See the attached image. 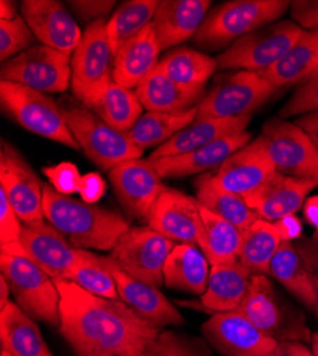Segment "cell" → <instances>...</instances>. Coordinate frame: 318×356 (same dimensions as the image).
I'll list each match as a JSON object with an SVG mask.
<instances>
[{
	"instance_id": "obj_13",
	"label": "cell",
	"mask_w": 318,
	"mask_h": 356,
	"mask_svg": "<svg viewBox=\"0 0 318 356\" xmlns=\"http://www.w3.org/2000/svg\"><path fill=\"white\" fill-rule=\"evenodd\" d=\"M175 243L150 227H130L111 250V258L130 277L160 288Z\"/></svg>"
},
{
	"instance_id": "obj_1",
	"label": "cell",
	"mask_w": 318,
	"mask_h": 356,
	"mask_svg": "<svg viewBox=\"0 0 318 356\" xmlns=\"http://www.w3.org/2000/svg\"><path fill=\"white\" fill-rule=\"evenodd\" d=\"M61 293V334L77 356H141L160 334L120 300L56 281Z\"/></svg>"
},
{
	"instance_id": "obj_16",
	"label": "cell",
	"mask_w": 318,
	"mask_h": 356,
	"mask_svg": "<svg viewBox=\"0 0 318 356\" xmlns=\"http://www.w3.org/2000/svg\"><path fill=\"white\" fill-rule=\"evenodd\" d=\"M201 332L223 356H264L278 342L239 311L213 314L201 326Z\"/></svg>"
},
{
	"instance_id": "obj_43",
	"label": "cell",
	"mask_w": 318,
	"mask_h": 356,
	"mask_svg": "<svg viewBox=\"0 0 318 356\" xmlns=\"http://www.w3.org/2000/svg\"><path fill=\"white\" fill-rule=\"evenodd\" d=\"M318 111V77L301 83L292 99L280 110L281 118Z\"/></svg>"
},
{
	"instance_id": "obj_29",
	"label": "cell",
	"mask_w": 318,
	"mask_h": 356,
	"mask_svg": "<svg viewBox=\"0 0 318 356\" xmlns=\"http://www.w3.org/2000/svg\"><path fill=\"white\" fill-rule=\"evenodd\" d=\"M0 339L13 356H53L35 319L12 301L0 311Z\"/></svg>"
},
{
	"instance_id": "obj_24",
	"label": "cell",
	"mask_w": 318,
	"mask_h": 356,
	"mask_svg": "<svg viewBox=\"0 0 318 356\" xmlns=\"http://www.w3.org/2000/svg\"><path fill=\"white\" fill-rule=\"evenodd\" d=\"M250 133H241L223 137L210 144L197 148L194 152L164 157L152 161L161 178H183L187 175L207 172L209 170L218 168L240 148L248 144Z\"/></svg>"
},
{
	"instance_id": "obj_44",
	"label": "cell",
	"mask_w": 318,
	"mask_h": 356,
	"mask_svg": "<svg viewBox=\"0 0 318 356\" xmlns=\"http://www.w3.org/2000/svg\"><path fill=\"white\" fill-rule=\"evenodd\" d=\"M23 222L13 210L6 193L0 188V243L2 250L20 244Z\"/></svg>"
},
{
	"instance_id": "obj_49",
	"label": "cell",
	"mask_w": 318,
	"mask_h": 356,
	"mask_svg": "<svg viewBox=\"0 0 318 356\" xmlns=\"http://www.w3.org/2000/svg\"><path fill=\"white\" fill-rule=\"evenodd\" d=\"M106 191V183L100 174L97 172H89L86 175H81L80 186H79V194L83 198L84 202L95 204L99 201Z\"/></svg>"
},
{
	"instance_id": "obj_39",
	"label": "cell",
	"mask_w": 318,
	"mask_h": 356,
	"mask_svg": "<svg viewBox=\"0 0 318 356\" xmlns=\"http://www.w3.org/2000/svg\"><path fill=\"white\" fill-rule=\"evenodd\" d=\"M143 108L136 90L111 81L92 110L113 129L129 133L141 117Z\"/></svg>"
},
{
	"instance_id": "obj_28",
	"label": "cell",
	"mask_w": 318,
	"mask_h": 356,
	"mask_svg": "<svg viewBox=\"0 0 318 356\" xmlns=\"http://www.w3.org/2000/svg\"><path fill=\"white\" fill-rule=\"evenodd\" d=\"M136 95L148 111L175 113L197 107L205 87H186L173 81L156 67L136 88Z\"/></svg>"
},
{
	"instance_id": "obj_20",
	"label": "cell",
	"mask_w": 318,
	"mask_h": 356,
	"mask_svg": "<svg viewBox=\"0 0 318 356\" xmlns=\"http://www.w3.org/2000/svg\"><path fill=\"white\" fill-rule=\"evenodd\" d=\"M276 172L262 137L248 143L214 172L217 184L244 200L254 195Z\"/></svg>"
},
{
	"instance_id": "obj_21",
	"label": "cell",
	"mask_w": 318,
	"mask_h": 356,
	"mask_svg": "<svg viewBox=\"0 0 318 356\" xmlns=\"http://www.w3.org/2000/svg\"><path fill=\"white\" fill-rule=\"evenodd\" d=\"M149 227L173 243L200 245V204L179 190L166 188L149 216Z\"/></svg>"
},
{
	"instance_id": "obj_57",
	"label": "cell",
	"mask_w": 318,
	"mask_h": 356,
	"mask_svg": "<svg viewBox=\"0 0 318 356\" xmlns=\"http://www.w3.org/2000/svg\"><path fill=\"white\" fill-rule=\"evenodd\" d=\"M315 77H318V58H317V63H315L314 69L311 70V73L305 77V80H304L303 83H305V81H308V80H312V79H315ZM300 84H301V83H300Z\"/></svg>"
},
{
	"instance_id": "obj_3",
	"label": "cell",
	"mask_w": 318,
	"mask_h": 356,
	"mask_svg": "<svg viewBox=\"0 0 318 356\" xmlns=\"http://www.w3.org/2000/svg\"><path fill=\"white\" fill-rule=\"evenodd\" d=\"M57 104L84 154L102 170L110 171L123 161L141 159L144 150L132 141L127 133L109 126L97 113L77 99L62 97Z\"/></svg>"
},
{
	"instance_id": "obj_42",
	"label": "cell",
	"mask_w": 318,
	"mask_h": 356,
	"mask_svg": "<svg viewBox=\"0 0 318 356\" xmlns=\"http://www.w3.org/2000/svg\"><path fill=\"white\" fill-rule=\"evenodd\" d=\"M36 36L23 16L0 20V60L3 63L36 46Z\"/></svg>"
},
{
	"instance_id": "obj_5",
	"label": "cell",
	"mask_w": 318,
	"mask_h": 356,
	"mask_svg": "<svg viewBox=\"0 0 318 356\" xmlns=\"http://www.w3.org/2000/svg\"><path fill=\"white\" fill-rule=\"evenodd\" d=\"M0 265L15 302L35 321L61 326V293L56 281L26 255L2 254Z\"/></svg>"
},
{
	"instance_id": "obj_56",
	"label": "cell",
	"mask_w": 318,
	"mask_h": 356,
	"mask_svg": "<svg viewBox=\"0 0 318 356\" xmlns=\"http://www.w3.org/2000/svg\"><path fill=\"white\" fill-rule=\"evenodd\" d=\"M311 350H312L314 356H318V332L312 334V337H311Z\"/></svg>"
},
{
	"instance_id": "obj_7",
	"label": "cell",
	"mask_w": 318,
	"mask_h": 356,
	"mask_svg": "<svg viewBox=\"0 0 318 356\" xmlns=\"http://www.w3.org/2000/svg\"><path fill=\"white\" fill-rule=\"evenodd\" d=\"M0 103L3 110L26 130L61 143L73 150H80L59 104L46 93L19 83L2 80Z\"/></svg>"
},
{
	"instance_id": "obj_50",
	"label": "cell",
	"mask_w": 318,
	"mask_h": 356,
	"mask_svg": "<svg viewBox=\"0 0 318 356\" xmlns=\"http://www.w3.org/2000/svg\"><path fill=\"white\" fill-rule=\"evenodd\" d=\"M284 243H296L303 232V222L297 216H287L274 222Z\"/></svg>"
},
{
	"instance_id": "obj_25",
	"label": "cell",
	"mask_w": 318,
	"mask_h": 356,
	"mask_svg": "<svg viewBox=\"0 0 318 356\" xmlns=\"http://www.w3.org/2000/svg\"><path fill=\"white\" fill-rule=\"evenodd\" d=\"M251 120V117L241 118H196V120L170 138L163 145L157 147L154 153L149 157L150 161L182 156L197 148L210 144L223 137L246 133V129Z\"/></svg>"
},
{
	"instance_id": "obj_8",
	"label": "cell",
	"mask_w": 318,
	"mask_h": 356,
	"mask_svg": "<svg viewBox=\"0 0 318 356\" xmlns=\"http://www.w3.org/2000/svg\"><path fill=\"white\" fill-rule=\"evenodd\" d=\"M114 53L111 50L107 20L86 27L83 39L72 56V90L86 107L93 108L113 81Z\"/></svg>"
},
{
	"instance_id": "obj_10",
	"label": "cell",
	"mask_w": 318,
	"mask_h": 356,
	"mask_svg": "<svg viewBox=\"0 0 318 356\" xmlns=\"http://www.w3.org/2000/svg\"><path fill=\"white\" fill-rule=\"evenodd\" d=\"M260 137L276 172L318 186V150L301 127L276 117L264 123Z\"/></svg>"
},
{
	"instance_id": "obj_36",
	"label": "cell",
	"mask_w": 318,
	"mask_h": 356,
	"mask_svg": "<svg viewBox=\"0 0 318 356\" xmlns=\"http://www.w3.org/2000/svg\"><path fill=\"white\" fill-rule=\"evenodd\" d=\"M283 240L274 222L257 220L243 231L239 261L254 275H270V264Z\"/></svg>"
},
{
	"instance_id": "obj_15",
	"label": "cell",
	"mask_w": 318,
	"mask_h": 356,
	"mask_svg": "<svg viewBox=\"0 0 318 356\" xmlns=\"http://www.w3.org/2000/svg\"><path fill=\"white\" fill-rule=\"evenodd\" d=\"M111 187L126 213L138 220H149L157 198L166 186L154 164L148 159L127 160L109 171Z\"/></svg>"
},
{
	"instance_id": "obj_6",
	"label": "cell",
	"mask_w": 318,
	"mask_h": 356,
	"mask_svg": "<svg viewBox=\"0 0 318 356\" xmlns=\"http://www.w3.org/2000/svg\"><path fill=\"white\" fill-rule=\"evenodd\" d=\"M257 328L276 341L310 342L312 334L305 316L287 302L276 289L269 275H253L250 291L239 308Z\"/></svg>"
},
{
	"instance_id": "obj_23",
	"label": "cell",
	"mask_w": 318,
	"mask_h": 356,
	"mask_svg": "<svg viewBox=\"0 0 318 356\" xmlns=\"http://www.w3.org/2000/svg\"><path fill=\"white\" fill-rule=\"evenodd\" d=\"M314 187H317L314 183L274 172L270 180L246 201L260 220L277 222L287 216H296Z\"/></svg>"
},
{
	"instance_id": "obj_59",
	"label": "cell",
	"mask_w": 318,
	"mask_h": 356,
	"mask_svg": "<svg viewBox=\"0 0 318 356\" xmlns=\"http://www.w3.org/2000/svg\"><path fill=\"white\" fill-rule=\"evenodd\" d=\"M0 356H13V355H10V353L6 352V350H2V355H0Z\"/></svg>"
},
{
	"instance_id": "obj_53",
	"label": "cell",
	"mask_w": 318,
	"mask_h": 356,
	"mask_svg": "<svg viewBox=\"0 0 318 356\" xmlns=\"http://www.w3.org/2000/svg\"><path fill=\"white\" fill-rule=\"evenodd\" d=\"M303 211H304V218L308 221V224H311L315 229H318V195L310 197L305 200Z\"/></svg>"
},
{
	"instance_id": "obj_17",
	"label": "cell",
	"mask_w": 318,
	"mask_h": 356,
	"mask_svg": "<svg viewBox=\"0 0 318 356\" xmlns=\"http://www.w3.org/2000/svg\"><path fill=\"white\" fill-rule=\"evenodd\" d=\"M20 245L24 254L54 281H67L86 252L72 245L62 232L45 221L32 225L23 224Z\"/></svg>"
},
{
	"instance_id": "obj_9",
	"label": "cell",
	"mask_w": 318,
	"mask_h": 356,
	"mask_svg": "<svg viewBox=\"0 0 318 356\" xmlns=\"http://www.w3.org/2000/svg\"><path fill=\"white\" fill-rule=\"evenodd\" d=\"M303 33L304 29L292 20H280L257 29L216 57L217 69L263 72L277 63Z\"/></svg>"
},
{
	"instance_id": "obj_26",
	"label": "cell",
	"mask_w": 318,
	"mask_h": 356,
	"mask_svg": "<svg viewBox=\"0 0 318 356\" xmlns=\"http://www.w3.org/2000/svg\"><path fill=\"white\" fill-rule=\"evenodd\" d=\"M160 51L150 24L114 53L113 81L127 88H136L157 67Z\"/></svg>"
},
{
	"instance_id": "obj_58",
	"label": "cell",
	"mask_w": 318,
	"mask_h": 356,
	"mask_svg": "<svg viewBox=\"0 0 318 356\" xmlns=\"http://www.w3.org/2000/svg\"><path fill=\"white\" fill-rule=\"evenodd\" d=\"M312 243L315 244V247L318 248V229H315L314 235H312Z\"/></svg>"
},
{
	"instance_id": "obj_18",
	"label": "cell",
	"mask_w": 318,
	"mask_h": 356,
	"mask_svg": "<svg viewBox=\"0 0 318 356\" xmlns=\"http://www.w3.org/2000/svg\"><path fill=\"white\" fill-rule=\"evenodd\" d=\"M22 16L40 44L62 53H74L83 33L65 3L57 0H23Z\"/></svg>"
},
{
	"instance_id": "obj_4",
	"label": "cell",
	"mask_w": 318,
	"mask_h": 356,
	"mask_svg": "<svg viewBox=\"0 0 318 356\" xmlns=\"http://www.w3.org/2000/svg\"><path fill=\"white\" fill-rule=\"evenodd\" d=\"M292 6L287 0H233L214 8L194 36L203 49L220 50L248 33L276 23Z\"/></svg>"
},
{
	"instance_id": "obj_40",
	"label": "cell",
	"mask_w": 318,
	"mask_h": 356,
	"mask_svg": "<svg viewBox=\"0 0 318 356\" xmlns=\"http://www.w3.org/2000/svg\"><path fill=\"white\" fill-rule=\"evenodd\" d=\"M84 291L109 300H120L118 284L103 265L100 255L86 250L84 257L70 273L69 280Z\"/></svg>"
},
{
	"instance_id": "obj_2",
	"label": "cell",
	"mask_w": 318,
	"mask_h": 356,
	"mask_svg": "<svg viewBox=\"0 0 318 356\" xmlns=\"http://www.w3.org/2000/svg\"><path fill=\"white\" fill-rule=\"evenodd\" d=\"M43 214L69 243L80 250L111 251L130 222L119 213L57 193L43 184Z\"/></svg>"
},
{
	"instance_id": "obj_14",
	"label": "cell",
	"mask_w": 318,
	"mask_h": 356,
	"mask_svg": "<svg viewBox=\"0 0 318 356\" xmlns=\"http://www.w3.org/2000/svg\"><path fill=\"white\" fill-rule=\"evenodd\" d=\"M0 184L23 224L43 222V184L16 147L2 141Z\"/></svg>"
},
{
	"instance_id": "obj_12",
	"label": "cell",
	"mask_w": 318,
	"mask_h": 356,
	"mask_svg": "<svg viewBox=\"0 0 318 356\" xmlns=\"http://www.w3.org/2000/svg\"><path fill=\"white\" fill-rule=\"evenodd\" d=\"M0 77L42 93H63L72 84V56L36 44L2 63Z\"/></svg>"
},
{
	"instance_id": "obj_52",
	"label": "cell",
	"mask_w": 318,
	"mask_h": 356,
	"mask_svg": "<svg viewBox=\"0 0 318 356\" xmlns=\"http://www.w3.org/2000/svg\"><path fill=\"white\" fill-rule=\"evenodd\" d=\"M296 124L305 131L318 150V111L300 115L296 120Z\"/></svg>"
},
{
	"instance_id": "obj_31",
	"label": "cell",
	"mask_w": 318,
	"mask_h": 356,
	"mask_svg": "<svg viewBox=\"0 0 318 356\" xmlns=\"http://www.w3.org/2000/svg\"><path fill=\"white\" fill-rule=\"evenodd\" d=\"M196 198L201 207L220 218L234 224L241 231L251 227L258 216L251 210L247 201L239 195L223 190L214 178L213 172H205L200 175L196 183Z\"/></svg>"
},
{
	"instance_id": "obj_35",
	"label": "cell",
	"mask_w": 318,
	"mask_h": 356,
	"mask_svg": "<svg viewBox=\"0 0 318 356\" xmlns=\"http://www.w3.org/2000/svg\"><path fill=\"white\" fill-rule=\"evenodd\" d=\"M197 107L175 113L148 111L138 118L127 134L141 150L157 145L160 147L191 124L197 118Z\"/></svg>"
},
{
	"instance_id": "obj_33",
	"label": "cell",
	"mask_w": 318,
	"mask_h": 356,
	"mask_svg": "<svg viewBox=\"0 0 318 356\" xmlns=\"http://www.w3.org/2000/svg\"><path fill=\"white\" fill-rule=\"evenodd\" d=\"M318 58V29L304 31L296 44L271 67L258 72L276 88L303 83L314 69Z\"/></svg>"
},
{
	"instance_id": "obj_22",
	"label": "cell",
	"mask_w": 318,
	"mask_h": 356,
	"mask_svg": "<svg viewBox=\"0 0 318 356\" xmlns=\"http://www.w3.org/2000/svg\"><path fill=\"white\" fill-rule=\"evenodd\" d=\"M213 2L210 0H163L152 22L161 50H168L190 38L194 39L205 23Z\"/></svg>"
},
{
	"instance_id": "obj_54",
	"label": "cell",
	"mask_w": 318,
	"mask_h": 356,
	"mask_svg": "<svg viewBox=\"0 0 318 356\" xmlns=\"http://www.w3.org/2000/svg\"><path fill=\"white\" fill-rule=\"evenodd\" d=\"M17 16V5L15 2H8V0L0 2V20H13Z\"/></svg>"
},
{
	"instance_id": "obj_27",
	"label": "cell",
	"mask_w": 318,
	"mask_h": 356,
	"mask_svg": "<svg viewBox=\"0 0 318 356\" xmlns=\"http://www.w3.org/2000/svg\"><path fill=\"white\" fill-rule=\"evenodd\" d=\"M253 275L239 259L212 266L207 289L201 295V304L212 315L239 311L250 291Z\"/></svg>"
},
{
	"instance_id": "obj_55",
	"label": "cell",
	"mask_w": 318,
	"mask_h": 356,
	"mask_svg": "<svg viewBox=\"0 0 318 356\" xmlns=\"http://www.w3.org/2000/svg\"><path fill=\"white\" fill-rule=\"evenodd\" d=\"M10 293H12L10 286L6 281V278L2 275L0 277V311H2L10 302V300H9Z\"/></svg>"
},
{
	"instance_id": "obj_41",
	"label": "cell",
	"mask_w": 318,
	"mask_h": 356,
	"mask_svg": "<svg viewBox=\"0 0 318 356\" xmlns=\"http://www.w3.org/2000/svg\"><path fill=\"white\" fill-rule=\"evenodd\" d=\"M141 356H213L207 341L177 334L160 331L156 339L144 349Z\"/></svg>"
},
{
	"instance_id": "obj_45",
	"label": "cell",
	"mask_w": 318,
	"mask_h": 356,
	"mask_svg": "<svg viewBox=\"0 0 318 356\" xmlns=\"http://www.w3.org/2000/svg\"><path fill=\"white\" fill-rule=\"evenodd\" d=\"M43 174L49 178L50 186L63 195H72L79 193L81 175L79 168L69 161H63L57 165L45 167Z\"/></svg>"
},
{
	"instance_id": "obj_46",
	"label": "cell",
	"mask_w": 318,
	"mask_h": 356,
	"mask_svg": "<svg viewBox=\"0 0 318 356\" xmlns=\"http://www.w3.org/2000/svg\"><path fill=\"white\" fill-rule=\"evenodd\" d=\"M66 5L89 26L97 20L106 19V16L111 13L116 2L113 0H70Z\"/></svg>"
},
{
	"instance_id": "obj_32",
	"label": "cell",
	"mask_w": 318,
	"mask_h": 356,
	"mask_svg": "<svg viewBox=\"0 0 318 356\" xmlns=\"http://www.w3.org/2000/svg\"><path fill=\"white\" fill-rule=\"evenodd\" d=\"M200 204V202H198ZM201 240L198 248L203 251L212 266L236 262L243 240V231L200 205Z\"/></svg>"
},
{
	"instance_id": "obj_38",
	"label": "cell",
	"mask_w": 318,
	"mask_h": 356,
	"mask_svg": "<svg viewBox=\"0 0 318 356\" xmlns=\"http://www.w3.org/2000/svg\"><path fill=\"white\" fill-rule=\"evenodd\" d=\"M159 3L157 0H129L113 12L107 20V35L113 53L152 24Z\"/></svg>"
},
{
	"instance_id": "obj_30",
	"label": "cell",
	"mask_w": 318,
	"mask_h": 356,
	"mask_svg": "<svg viewBox=\"0 0 318 356\" xmlns=\"http://www.w3.org/2000/svg\"><path fill=\"white\" fill-rule=\"evenodd\" d=\"M210 266L198 247L177 244L164 265V284L175 291L203 295L209 284Z\"/></svg>"
},
{
	"instance_id": "obj_19",
	"label": "cell",
	"mask_w": 318,
	"mask_h": 356,
	"mask_svg": "<svg viewBox=\"0 0 318 356\" xmlns=\"http://www.w3.org/2000/svg\"><path fill=\"white\" fill-rule=\"evenodd\" d=\"M100 259L118 284L120 301H123L137 315L156 325L157 328L179 326L184 323L183 315L157 286L130 277L111 257L100 255Z\"/></svg>"
},
{
	"instance_id": "obj_11",
	"label": "cell",
	"mask_w": 318,
	"mask_h": 356,
	"mask_svg": "<svg viewBox=\"0 0 318 356\" xmlns=\"http://www.w3.org/2000/svg\"><path fill=\"white\" fill-rule=\"evenodd\" d=\"M277 88L257 72L240 70L217 83L197 106V118H241L262 107Z\"/></svg>"
},
{
	"instance_id": "obj_48",
	"label": "cell",
	"mask_w": 318,
	"mask_h": 356,
	"mask_svg": "<svg viewBox=\"0 0 318 356\" xmlns=\"http://www.w3.org/2000/svg\"><path fill=\"white\" fill-rule=\"evenodd\" d=\"M297 250L300 251L303 259L305 261V265L308 268L314 293H315V309L314 312L318 316V248L312 243V240H300L294 243Z\"/></svg>"
},
{
	"instance_id": "obj_37",
	"label": "cell",
	"mask_w": 318,
	"mask_h": 356,
	"mask_svg": "<svg viewBox=\"0 0 318 356\" xmlns=\"http://www.w3.org/2000/svg\"><path fill=\"white\" fill-rule=\"evenodd\" d=\"M157 67L164 76L182 86L205 87L206 81L216 73L217 62L203 51L180 47L166 54Z\"/></svg>"
},
{
	"instance_id": "obj_34",
	"label": "cell",
	"mask_w": 318,
	"mask_h": 356,
	"mask_svg": "<svg viewBox=\"0 0 318 356\" xmlns=\"http://www.w3.org/2000/svg\"><path fill=\"white\" fill-rule=\"evenodd\" d=\"M270 275L305 305L315 309V293L305 261L294 243H281L270 264Z\"/></svg>"
},
{
	"instance_id": "obj_47",
	"label": "cell",
	"mask_w": 318,
	"mask_h": 356,
	"mask_svg": "<svg viewBox=\"0 0 318 356\" xmlns=\"http://www.w3.org/2000/svg\"><path fill=\"white\" fill-rule=\"evenodd\" d=\"M290 9L293 19L304 31L318 29V0H296Z\"/></svg>"
},
{
	"instance_id": "obj_51",
	"label": "cell",
	"mask_w": 318,
	"mask_h": 356,
	"mask_svg": "<svg viewBox=\"0 0 318 356\" xmlns=\"http://www.w3.org/2000/svg\"><path fill=\"white\" fill-rule=\"evenodd\" d=\"M264 356H314V353L304 342L280 341Z\"/></svg>"
}]
</instances>
